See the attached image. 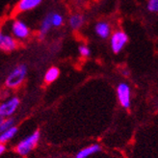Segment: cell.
Listing matches in <instances>:
<instances>
[{
  "label": "cell",
  "instance_id": "14",
  "mask_svg": "<svg viewBox=\"0 0 158 158\" xmlns=\"http://www.w3.org/2000/svg\"><path fill=\"white\" fill-rule=\"evenodd\" d=\"M83 23H84V18L81 15L75 14V15H72L69 19V25L74 30H77L80 28L83 25Z\"/></svg>",
  "mask_w": 158,
  "mask_h": 158
},
{
  "label": "cell",
  "instance_id": "5",
  "mask_svg": "<svg viewBox=\"0 0 158 158\" xmlns=\"http://www.w3.org/2000/svg\"><path fill=\"white\" fill-rule=\"evenodd\" d=\"M19 104V99L15 97L5 101L4 103L0 105V115H2L3 117L12 116L15 112V110L18 109Z\"/></svg>",
  "mask_w": 158,
  "mask_h": 158
},
{
  "label": "cell",
  "instance_id": "12",
  "mask_svg": "<svg viewBox=\"0 0 158 158\" xmlns=\"http://www.w3.org/2000/svg\"><path fill=\"white\" fill-rule=\"evenodd\" d=\"M59 74H60L59 69L56 67H52L46 72V73L44 75V81L46 83H52L59 77Z\"/></svg>",
  "mask_w": 158,
  "mask_h": 158
},
{
  "label": "cell",
  "instance_id": "6",
  "mask_svg": "<svg viewBox=\"0 0 158 158\" xmlns=\"http://www.w3.org/2000/svg\"><path fill=\"white\" fill-rule=\"evenodd\" d=\"M12 31H13L14 36L19 39H25L30 34L28 26L21 20H15L13 23Z\"/></svg>",
  "mask_w": 158,
  "mask_h": 158
},
{
  "label": "cell",
  "instance_id": "19",
  "mask_svg": "<svg viewBox=\"0 0 158 158\" xmlns=\"http://www.w3.org/2000/svg\"><path fill=\"white\" fill-rule=\"evenodd\" d=\"M5 149H6L5 146H4L2 143H0V155H1V154L5 152Z\"/></svg>",
  "mask_w": 158,
  "mask_h": 158
},
{
  "label": "cell",
  "instance_id": "7",
  "mask_svg": "<svg viewBox=\"0 0 158 158\" xmlns=\"http://www.w3.org/2000/svg\"><path fill=\"white\" fill-rule=\"evenodd\" d=\"M18 44L11 36L5 35L0 30V49L3 51H13L17 48Z\"/></svg>",
  "mask_w": 158,
  "mask_h": 158
},
{
  "label": "cell",
  "instance_id": "13",
  "mask_svg": "<svg viewBox=\"0 0 158 158\" xmlns=\"http://www.w3.org/2000/svg\"><path fill=\"white\" fill-rule=\"evenodd\" d=\"M18 132V128L15 126H12L9 129H7L3 131L2 133H0V143H6L7 141L11 140L15 134Z\"/></svg>",
  "mask_w": 158,
  "mask_h": 158
},
{
  "label": "cell",
  "instance_id": "9",
  "mask_svg": "<svg viewBox=\"0 0 158 158\" xmlns=\"http://www.w3.org/2000/svg\"><path fill=\"white\" fill-rule=\"evenodd\" d=\"M94 30H96V33L98 34V36L100 37L101 39L108 38L110 32H111V28H110L109 23H107L106 21H98L96 27H94Z\"/></svg>",
  "mask_w": 158,
  "mask_h": 158
},
{
  "label": "cell",
  "instance_id": "20",
  "mask_svg": "<svg viewBox=\"0 0 158 158\" xmlns=\"http://www.w3.org/2000/svg\"><path fill=\"white\" fill-rule=\"evenodd\" d=\"M4 120H5V117H3L2 115H0V125H1V123L4 122Z\"/></svg>",
  "mask_w": 158,
  "mask_h": 158
},
{
  "label": "cell",
  "instance_id": "11",
  "mask_svg": "<svg viewBox=\"0 0 158 158\" xmlns=\"http://www.w3.org/2000/svg\"><path fill=\"white\" fill-rule=\"evenodd\" d=\"M52 27V23H51V13L47 14L45 15V18L42 21V25L40 28V39H44L45 35L49 32V30Z\"/></svg>",
  "mask_w": 158,
  "mask_h": 158
},
{
  "label": "cell",
  "instance_id": "18",
  "mask_svg": "<svg viewBox=\"0 0 158 158\" xmlns=\"http://www.w3.org/2000/svg\"><path fill=\"white\" fill-rule=\"evenodd\" d=\"M79 53H80L81 56L83 57H89L90 55H91V50L88 46H86V45H81V46H79Z\"/></svg>",
  "mask_w": 158,
  "mask_h": 158
},
{
  "label": "cell",
  "instance_id": "4",
  "mask_svg": "<svg viewBox=\"0 0 158 158\" xmlns=\"http://www.w3.org/2000/svg\"><path fill=\"white\" fill-rule=\"evenodd\" d=\"M117 96L118 99L120 101L121 105L123 108L128 109L130 107V97H131V91L128 84L122 82L117 87Z\"/></svg>",
  "mask_w": 158,
  "mask_h": 158
},
{
  "label": "cell",
  "instance_id": "15",
  "mask_svg": "<svg viewBox=\"0 0 158 158\" xmlns=\"http://www.w3.org/2000/svg\"><path fill=\"white\" fill-rule=\"evenodd\" d=\"M51 23L52 26L60 27L64 23V19L58 13H51Z\"/></svg>",
  "mask_w": 158,
  "mask_h": 158
},
{
  "label": "cell",
  "instance_id": "3",
  "mask_svg": "<svg viewBox=\"0 0 158 158\" xmlns=\"http://www.w3.org/2000/svg\"><path fill=\"white\" fill-rule=\"evenodd\" d=\"M128 42V37L123 31H116V32L111 36L110 40V44H111V49L114 53H120L124 45Z\"/></svg>",
  "mask_w": 158,
  "mask_h": 158
},
{
  "label": "cell",
  "instance_id": "1",
  "mask_svg": "<svg viewBox=\"0 0 158 158\" xmlns=\"http://www.w3.org/2000/svg\"><path fill=\"white\" fill-rule=\"evenodd\" d=\"M26 74L27 67L25 65H19L15 67L11 72V73L8 75L6 79V85L9 88H17L24 81Z\"/></svg>",
  "mask_w": 158,
  "mask_h": 158
},
{
  "label": "cell",
  "instance_id": "2",
  "mask_svg": "<svg viewBox=\"0 0 158 158\" xmlns=\"http://www.w3.org/2000/svg\"><path fill=\"white\" fill-rule=\"evenodd\" d=\"M40 136H41V132H40V130H36L34 133L31 134V135H29L25 139L20 141L19 144L17 146L15 151L20 155L28 154L37 146L38 142L40 140Z\"/></svg>",
  "mask_w": 158,
  "mask_h": 158
},
{
  "label": "cell",
  "instance_id": "8",
  "mask_svg": "<svg viewBox=\"0 0 158 158\" xmlns=\"http://www.w3.org/2000/svg\"><path fill=\"white\" fill-rule=\"evenodd\" d=\"M42 2L43 0H19V2L18 4V10L20 12L33 10Z\"/></svg>",
  "mask_w": 158,
  "mask_h": 158
},
{
  "label": "cell",
  "instance_id": "16",
  "mask_svg": "<svg viewBox=\"0 0 158 158\" xmlns=\"http://www.w3.org/2000/svg\"><path fill=\"white\" fill-rule=\"evenodd\" d=\"M15 123V120L13 118H5L4 122L0 125V133H2L3 131L9 129L12 126H14Z\"/></svg>",
  "mask_w": 158,
  "mask_h": 158
},
{
  "label": "cell",
  "instance_id": "10",
  "mask_svg": "<svg viewBox=\"0 0 158 158\" xmlns=\"http://www.w3.org/2000/svg\"><path fill=\"white\" fill-rule=\"evenodd\" d=\"M100 149H101V148L98 144L91 145L89 147L84 148L83 149H81V151L76 154L75 158H88L89 156L98 152Z\"/></svg>",
  "mask_w": 158,
  "mask_h": 158
},
{
  "label": "cell",
  "instance_id": "17",
  "mask_svg": "<svg viewBox=\"0 0 158 158\" xmlns=\"http://www.w3.org/2000/svg\"><path fill=\"white\" fill-rule=\"evenodd\" d=\"M148 10L152 13L157 12L158 11V0H148Z\"/></svg>",
  "mask_w": 158,
  "mask_h": 158
}]
</instances>
